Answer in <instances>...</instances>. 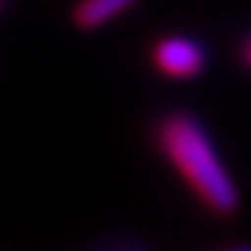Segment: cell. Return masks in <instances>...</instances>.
<instances>
[{
	"instance_id": "obj_1",
	"label": "cell",
	"mask_w": 251,
	"mask_h": 251,
	"mask_svg": "<svg viewBox=\"0 0 251 251\" xmlns=\"http://www.w3.org/2000/svg\"><path fill=\"white\" fill-rule=\"evenodd\" d=\"M160 145L169 160L179 169V174L214 211L230 214L235 208V184L198 121H193L190 115H171L160 126Z\"/></svg>"
},
{
	"instance_id": "obj_2",
	"label": "cell",
	"mask_w": 251,
	"mask_h": 251,
	"mask_svg": "<svg viewBox=\"0 0 251 251\" xmlns=\"http://www.w3.org/2000/svg\"><path fill=\"white\" fill-rule=\"evenodd\" d=\"M155 64L169 77H193L203 70V49L187 38H166L155 46Z\"/></svg>"
},
{
	"instance_id": "obj_3",
	"label": "cell",
	"mask_w": 251,
	"mask_h": 251,
	"mask_svg": "<svg viewBox=\"0 0 251 251\" xmlns=\"http://www.w3.org/2000/svg\"><path fill=\"white\" fill-rule=\"evenodd\" d=\"M136 0H83L75 11V22L80 27H99L104 22L115 19Z\"/></svg>"
},
{
	"instance_id": "obj_4",
	"label": "cell",
	"mask_w": 251,
	"mask_h": 251,
	"mask_svg": "<svg viewBox=\"0 0 251 251\" xmlns=\"http://www.w3.org/2000/svg\"><path fill=\"white\" fill-rule=\"evenodd\" d=\"M243 53H246V62H249V67H251V38H249V43H246V49H243Z\"/></svg>"
}]
</instances>
